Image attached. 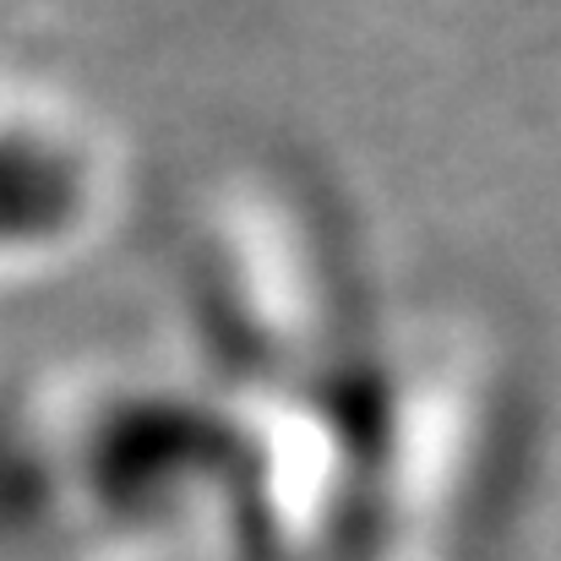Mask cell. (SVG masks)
<instances>
[{
  "label": "cell",
  "mask_w": 561,
  "mask_h": 561,
  "mask_svg": "<svg viewBox=\"0 0 561 561\" xmlns=\"http://www.w3.org/2000/svg\"><path fill=\"white\" fill-rule=\"evenodd\" d=\"M524 469V371L474 317L387 333L366 403L360 561H469Z\"/></svg>",
  "instance_id": "1"
}]
</instances>
